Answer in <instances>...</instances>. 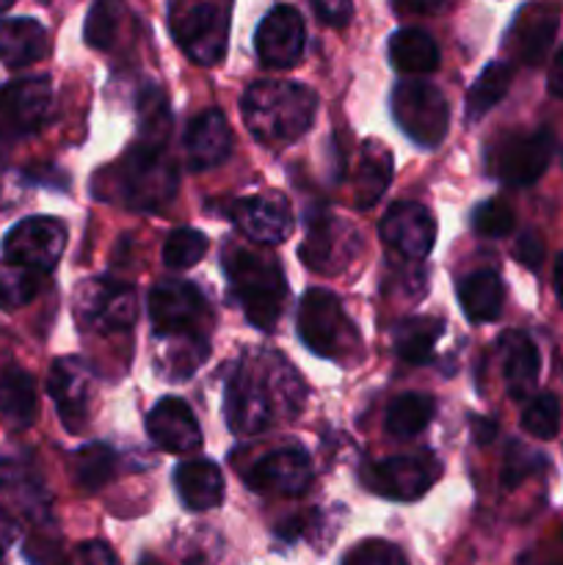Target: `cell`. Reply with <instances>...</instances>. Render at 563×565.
<instances>
[{
	"label": "cell",
	"instance_id": "cell-19",
	"mask_svg": "<svg viewBox=\"0 0 563 565\" xmlns=\"http://www.w3.org/2000/svg\"><path fill=\"white\" fill-rule=\"evenodd\" d=\"M147 434L160 450L185 456L202 445V428L199 419L193 417L191 406L180 397H163L155 403V408L147 417Z\"/></svg>",
	"mask_w": 563,
	"mask_h": 565
},
{
	"label": "cell",
	"instance_id": "cell-44",
	"mask_svg": "<svg viewBox=\"0 0 563 565\" xmlns=\"http://www.w3.org/2000/svg\"><path fill=\"white\" fill-rule=\"evenodd\" d=\"M25 557L31 561V565H75L70 557L61 552L59 544L44 539H31L25 544Z\"/></svg>",
	"mask_w": 563,
	"mask_h": 565
},
{
	"label": "cell",
	"instance_id": "cell-4",
	"mask_svg": "<svg viewBox=\"0 0 563 565\" xmlns=\"http://www.w3.org/2000/svg\"><path fill=\"white\" fill-rule=\"evenodd\" d=\"M224 270L248 323L265 331L274 329L279 323L287 296L285 274L276 259L248 246L230 243L224 252Z\"/></svg>",
	"mask_w": 563,
	"mask_h": 565
},
{
	"label": "cell",
	"instance_id": "cell-42",
	"mask_svg": "<svg viewBox=\"0 0 563 565\" xmlns=\"http://www.w3.org/2000/svg\"><path fill=\"white\" fill-rule=\"evenodd\" d=\"M513 210L502 199H489L472 215L475 232L484 237H506L513 230Z\"/></svg>",
	"mask_w": 563,
	"mask_h": 565
},
{
	"label": "cell",
	"instance_id": "cell-9",
	"mask_svg": "<svg viewBox=\"0 0 563 565\" xmlns=\"http://www.w3.org/2000/svg\"><path fill=\"white\" fill-rule=\"evenodd\" d=\"M555 152V136L546 127L533 132L506 136L489 149V169L506 185H533L550 166Z\"/></svg>",
	"mask_w": 563,
	"mask_h": 565
},
{
	"label": "cell",
	"instance_id": "cell-16",
	"mask_svg": "<svg viewBox=\"0 0 563 565\" xmlns=\"http://www.w3.org/2000/svg\"><path fill=\"white\" fill-rule=\"evenodd\" d=\"M381 241L403 259L428 257L436 243V221L425 204L395 202L381 218Z\"/></svg>",
	"mask_w": 563,
	"mask_h": 565
},
{
	"label": "cell",
	"instance_id": "cell-49",
	"mask_svg": "<svg viewBox=\"0 0 563 565\" xmlns=\"http://www.w3.org/2000/svg\"><path fill=\"white\" fill-rule=\"evenodd\" d=\"M17 535H20V527H17V522L11 519V513L6 511V508H0V557L11 550Z\"/></svg>",
	"mask_w": 563,
	"mask_h": 565
},
{
	"label": "cell",
	"instance_id": "cell-45",
	"mask_svg": "<svg viewBox=\"0 0 563 565\" xmlns=\"http://www.w3.org/2000/svg\"><path fill=\"white\" fill-rule=\"evenodd\" d=\"M513 257H517L519 265L530 270H539L541 263H544V241H541L535 232H524L522 237L513 246Z\"/></svg>",
	"mask_w": 563,
	"mask_h": 565
},
{
	"label": "cell",
	"instance_id": "cell-21",
	"mask_svg": "<svg viewBox=\"0 0 563 565\" xmlns=\"http://www.w3.org/2000/svg\"><path fill=\"white\" fill-rule=\"evenodd\" d=\"M232 149V130L230 121L221 110L210 108L193 116L185 132V160L188 169L204 171L226 160Z\"/></svg>",
	"mask_w": 563,
	"mask_h": 565
},
{
	"label": "cell",
	"instance_id": "cell-52",
	"mask_svg": "<svg viewBox=\"0 0 563 565\" xmlns=\"http://www.w3.org/2000/svg\"><path fill=\"white\" fill-rule=\"evenodd\" d=\"M552 279H555V296H557V301L563 303V254H557V259H555V274H552Z\"/></svg>",
	"mask_w": 563,
	"mask_h": 565
},
{
	"label": "cell",
	"instance_id": "cell-48",
	"mask_svg": "<svg viewBox=\"0 0 563 565\" xmlns=\"http://www.w3.org/2000/svg\"><path fill=\"white\" fill-rule=\"evenodd\" d=\"M395 6L403 14H439L453 0H395Z\"/></svg>",
	"mask_w": 563,
	"mask_h": 565
},
{
	"label": "cell",
	"instance_id": "cell-27",
	"mask_svg": "<svg viewBox=\"0 0 563 565\" xmlns=\"http://www.w3.org/2000/svg\"><path fill=\"white\" fill-rule=\"evenodd\" d=\"M392 154L381 141H364L359 152L357 174H353V204L368 210L384 196L392 180Z\"/></svg>",
	"mask_w": 563,
	"mask_h": 565
},
{
	"label": "cell",
	"instance_id": "cell-18",
	"mask_svg": "<svg viewBox=\"0 0 563 565\" xmlns=\"http://www.w3.org/2000/svg\"><path fill=\"white\" fill-rule=\"evenodd\" d=\"M309 480H312V461L298 447H285V450L268 452L248 472V486L254 491L274 497L304 494L309 489Z\"/></svg>",
	"mask_w": 563,
	"mask_h": 565
},
{
	"label": "cell",
	"instance_id": "cell-12",
	"mask_svg": "<svg viewBox=\"0 0 563 565\" xmlns=\"http://www.w3.org/2000/svg\"><path fill=\"white\" fill-rule=\"evenodd\" d=\"M359 232L331 213L309 218L307 241L301 246V259L315 274H340L359 254Z\"/></svg>",
	"mask_w": 563,
	"mask_h": 565
},
{
	"label": "cell",
	"instance_id": "cell-11",
	"mask_svg": "<svg viewBox=\"0 0 563 565\" xmlns=\"http://www.w3.org/2000/svg\"><path fill=\"white\" fill-rule=\"evenodd\" d=\"M210 309L191 281H160L149 292V320L158 340L163 337H202Z\"/></svg>",
	"mask_w": 563,
	"mask_h": 565
},
{
	"label": "cell",
	"instance_id": "cell-43",
	"mask_svg": "<svg viewBox=\"0 0 563 565\" xmlns=\"http://www.w3.org/2000/svg\"><path fill=\"white\" fill-rule=\"evenodd\" d=\"M541 467H544V456H541V452L530 450V447L524 445H511L506 456V469H502V483H506L508 489H513V486L522 483L524 478L539 472Z\"/></svg>",
	"mask_w": 563,
	"mask_h": 565
},
{
	"label": "cell",
	"instance_id": "cell-10",
	"mask_svg": "<svg viewBox=\"0 0 563 565\" xmlns=\"http://www.w3.org/2000/svg\"><path fill=\"white\" fill-rule=\"evenodd\" d=\"M66 246V226L50 215H33L11 226L3 237V263L50 274Z\"/></svg>",
	"mask_w": 563,
	"mask_h": 565
},
{
	"label": "cell",
	"instance_id": "cell-53",
	"mask_svg": "<svg viewBox=\"0 0 563 565\" xmlns=\"http://www.w3.org/2000/svg\"><path fill=\"white\" fill-rule=\"evenodd\" d=\"M541 565H563V539H561V544L555 546V550L546 552L544 563H541Z\"/></svg>",
	"mask_w": 563,
	"mask_h": 565
},
{
	"label": "cell",
	"instance_id": "cell-50",
	"mask_svg": "<svg viewBox=\"0 0 563 565\" xmlns=\"http://www.w3.org/2000/svg\"><path fill=\"white\" fill-rule=\"evenodd\" d=\"M546 88H550L552 97L563 99V44H561V50H557L555 58H552V64H550V75H546Z\"/></svg>",
	"mask_w": 563,
	"mask_h": 565
},
{
	"label": "cell",
	"instance_id": "cell-54",
	"mask_svg": "<svg viewBox=\"0 0 563 565\" xmlns=\"http://www.w3.org/2000/svg\"><path fill=\"white\" fill-rule=\"evenodd\" d=\"M14 3H17V0H0V14H3L6 9H11Z\"/></svg>",
	"mask_w": 563,
	"mask_h": 565
},
{
	"label": "cell",
	"instance_id": "cell-32",
	"mask_svg": "<svg viewBox=\"0 0 563 565\" xmlns=\"http://www.w3.org/2000/svg\"><path fill=\"white\" fill-rule=\"evenodd\" d=\"M442 337V320L408 318L395 329V351L403 362L425 364L434 356V345Z\"/></svg>",
	"mask_w": 563,
	"mask_h": 565
},
{
	"label": "cell",
	"instance_id": "cell-1",
	"mask_svg": "<svg viewBox=\"0 0 563 565\" xmlns=\"http://www.w3.org/2000/svg\"><path fill=\"white\" fill-rule=\"evenodd\" d=\"M301 401L304 386L296 370L274 353H263L246 359L226 381V423L241 436L263 434L279 417H293Z\"/></svg>",
	"mask_w": 563,
	"mask_h": 565
},
{
	"label": "cell",
	"instance_id": "cell-7",
	"mask_svg": "<svg viewBox=\"0 0 563 565\" xmlns=\"http://www.w3.org/2000/svg\"><path fill=\"white\" fill-rule=\"evenodd\" d=\"M392 116L397 127L412 138L417 147L434 149L445 141L450 127V105L445 94L428 81H401L392 88Z\"/></svg>",
	"mask_w": 563,
	"mask_h": 565
},
{
	"label": "cell",
	"instance_id": "cell-33",
	"mask_svg": "<svg viewBox=\"0 0 563 565\" xmlns=\"http://www.w3.org/2000/svg\"><path fill=\"white\" fill-rule=\"evenodd\" d=\"M436 403L428 395H419V392H408L401 395L386 412V430H390L395 439H412V436L423 434L428 428V423L434 419Z\"/></svg>",
	"mask_w": 563,
	"mask_h": 565
},
{
	"label": "cell",
	"instance_id": "cell-37",
	"mask_svg": "<svg viewBox=\"0 0 563 565\" xmlns=\"http://www.w3.org/2000/svg\"><path fill=\"white\" fill-rule=\"evenodd\" d=\"M138 127H141L138 141L166 147V138L171 130V110L166 103V94L158 86H147L138 97Z\"/></svg>",
	"mask_w": 563,
	"mask_h": 565
},
{
	"label": "cell",
	"instance_id": "cell-51",
	"mask_svg": "<svg viewBox=\"0 0 563 565\" xmlns=\"http://www.w3.org/2000/svg\"><path fill=\"white\" fill-rule=\"evenodd\" d=\"M472 428H475V439L484 441V445H489V441L495 439V430L497 428H495V423H489V419H484V417L475 419Z\"/></svg>",
	"mask_w": 563,
	"mask_h": 565
},
{
	"label": "cell",
	"instance_id": "cell-5",
	"mask_svg": "<svg viewBox=\"0 0 563 565\" xmlns=\"http://www.w3.org/2000/svg\"><path fill=\"white\" fill-rule=\"evenodd\" d=\"M232 0H171L169 28L182 53L199 66L224 61L230 44Z\"/></svg>",
	"mask_w": 563,
	"mask_h": 565
},
{
	"label": "cell",
	"instance_id": "cell-14",
	"mask_svg": "<svg viewBox=\"0 0 563 565\" xmlns=\"http://www.w3.org/2000/svg\"><path fill=\"white\" fill-rule=\"evenodd\" d=\"M77 315L94 331H125L136 320V292L121 281H86L77 290Z\"/></svg>",
	"mask_w": 563,
	"mask_h": 565
},
{
	"label": "cell",
	"instance_id": "cell-30",
	"mask_svg": "<svg viewBox=\"0 0 563 565\" xmlns=\"http://www.w3.org/2000/svg\"><path fill=\"white\" fill-rule=\"evenodd\" d=\"M127 25H130V11L125 0H94L88 9L86 25H83V39L94 50H116L121 44Z\"/></svg>",
	"mask_w": 563,
	"mask_h": 565
},
{
	"label": "cell",
	"instance_id": "cell-36",
	"mask_svg": "<svg viewBox=\"0 0 563 565\" xmlns=\"http://www.w3.org/2000/svg\"><path fill=\"white\" fill-rule=\"evenodd\" d=\"M72 480L81 486L83 491H97L103 489L110 480L116 469V456L110 447L105 445H86L81 450H75L72 456Z\"/></svg>",
	"mask_w": 563,
	"mask_h": 565
},
{
	"label": "cell",
	"instance_id": "cell-20",
	"mask_svg": "<svg viewBox=\"0 0 563 565\" xmlns=\"http://www.w3.org/2000/svg\"><path fill=\"white\" fill-rule=\"evenodd\" d=\"M235 224L254 243L274 246L293 232V210L279 193H259L235 204Z\"/></svg>",
	"mask_w": 563,
	"mask_h": 565
},
{
	"label": "cell",
	"instance_id": "cell-22",
	"mask_svg": "<svg viewBox=\"0 0 563 565\" xmlns=\"http://www.w3.org/2000/svg\"><path fill=\"white\" fill-rule=\"evenodd\" d=\"M502 353V379L506 390L513 401H528L533 397L535 384H539V348L524 331H506L500 337Z\"/></svg>",
	"mask_w": 563,
	"mask_h": 565
},
{
	"label": "cell",
	"instance_id": "cell-35",
	"mask_svg": "<svg viewBox=\"0 0 563 565\" xmlns=\"http://www.w3.org/2000/svg\"><path fill=\"white\" fill-rule=\"evenodd\" d=\"M0 491L9 497H14L25 511H42L47 497H44V486L36 475L31 472V467L14 461V458H3L0 461Z\"/></svg>",
	"mask_w": 563,
	"mask_h": 565
},
{
	"label": "cell",
	"instance_id": "cell-8",
	"mask_svg": "<svg viewBox=\"0 0 563 565\" xmlns=\"http://www.w3.org/2000/svg\"><path fill=\"white\" fill-rule=\"evenodd\" d=\"M442 475V463L434 452L392 456L364 467L362 478L373 494L395 502H414L428 494Z\"/></svg>",
	"mask_w": 563,
	"mask_h": 565
},
{
	"label": "cell",
	"instance_id": "cell-6",
	"mask_svg": "<svg viewBox=\"0 0 563 565\" xmlns=\"http://www.w3.org/2000/svg\"><path fill=\"white\" fill-rule=\"evenodd\" d=\"M298 337L315 356L351 362L362 351L359 331L342 312L340 298L326 290H309L298 307Z\"/></svg>",
	"mask_w": 563,
	"mask_h": 565
},
{
	"label": "cell",
	"instance_id": "cell-29",
	"mask_svg": "<svg viewBox=\"0 0 563 565\" xmlns=\"http://www.w3.org/2000/svg\"><path fill=\"white\" fill-rule=\"evenodd\" d=\"M458 301L472 323H495L502 312V281L495 270H478L458 285Z\"/></svg>",
	"mask_w": 563,
	"mask_h": 565
},
{
	"label": "cell",
	"instance_id": "cell-24",
	"mask_svg": "<svg viewBox=\"0 0 563 565\" xmlns=\"http://www.w3.org/2000/svg\"><path fill=\"white\" fill-rule=\"evenodd\" d=\"M557 31V11L552 6H530L511 28V47L519 61L539 66L550 53Z\"/></svg>",
	"mask_w": 563,
	"mask_h": 565
},
{
	"label": "cell",
	"instance_id": "cell-40",
	"mask_svg": "<svg viewBox=\"0 0 563 565\" xmlns=\"http://www.w3.org/2000/svg\"><path fill=\"white\" fill-rule=\"evenodd\" d=\"M208 254V237L196 230H174L163 243V263L169 268H193Z\"/></svg>",
	"mask_w": 563,
	"mask_h": 565
},
{
	"label": "cell",
	"instance_id": "cell-13",
	"mask_svg": "<svg viewBox=\"0 0 563 565\" xmlns=\"http://www.w3.org/2000/svg\"><path fill=\"white\" fill-rule=\"evenodd\" d=\"M259 61L270 70H290L301 61L307 47V25L301 11L293 6H274L254 33Z\"/></svg>",
	"mask_w": 563,
	"mask_h": 565
},
{
	"label": "cell",
	"instance_id": "cell-28",
	"mask_svg": "<svg viewBox=\"0 0 563 565\" xmlns=\"http://www.w3.org/2000/svg\"><path fill=\"white\" fill-rule=\"evenodd\" d=\"M390 61L403 75H428L439 66V47L419 28H401L390 36Z\"/></svg>",
	"mask_w": 563,
	"mask_h": 565
},
{
	"label": "cell",
	"instance_id": "cell-25",
	"mask_svg": "<svg viewBox=\"0 0 563 565\" xmlns=\"http://www.w3.org/2000/svg\"><path fill=\"white\" fill-rule=\"evenodd\" d=\"M50 50V36L42 22L31 17L0 20V64L9 70H22L42 61Z\"/></svg>",
	"mask_w": 563,
	"mask_h": 565
},
{
	"label": "cell",
	"instance_id": "cell-26",
	"mask_svg": "<svg viewBox=\"0 0 563 565\" xmlns=\"http://www.w3.org/2000/svg\"><path fill=\"white\" fill-rule=\"evenodd\" d=\"M174 489L188 511H210L224 500V475L210 461H185L174 469Z\"/></svg>",
	"mask_w": 563,
	"mask_h": 565
},
{
	"label": "cell",
	"instance_id": "cell-17",
	"mask_svg": "<svg viewBox=\"0 0 563 565\" xmlns=\"http://www.w3.org/2000/svg\"><path fill=\"white\" fill-rule=\"evenodd\" d=\"M94 375L83 359L66 356L53 362L47 375V392L53 397L59 417L66 430L77 434L88 419V397H92Z\"/></svg>",
	"mask_w": 563,
	"mask_h": 565
},
{
	"label": "cell",
	"instance_id": "cell-38",
	"mask_svg": "<svg viewBox=\"0 0 563 565\" xmlns=\"http://www.w3.org/2000/svg\"><path fill=\"white\" fill-rule=\"evenodd\" d=\"M42 274L36 270L20 268V265L3 263L0 265V309L6 312H14V309L25 307L36 298V292L42 290Z\"/></svg>",
	"mask_w": 563,
	"mask_h": 565
},
{
	"label": "cell",
	"instance_id": "cell-39",
	"mask_svg": "<svg viewBox=\"0 0 563 565\" xmlns=\"http://www.w3.org/2000/svg\"><path fill=\"white\" fill-rule=\"evenodd\" d=\"M522 428L533 439L550 441L561 430V401L552 392H541L528 403L522 414Z\"/></svg>",
	"mask_w": 563,
	"mask_h": 565
},
{
	"label": "cell",
	"instance_id": "cell-34",
	"mask_svg": "<svg viewBox=\"0 0 563 565\" xmlns=\"http://www.w3.org/2000/svg\"><path fill=\"white\" fill-rule=\"evenodd\" d=\"M513 70L511 64H502V61H491L484 72L478 75V81L472 83L467 94V114L469 119H480V116L489 114L497 103L508 94L511 86Z\"/></svg>",
	"mask_w": 563,
	"mask_h": 565
},
{
	"label": "cell",
	"instance_id": "cell-41",
	"mask_svg": "<svg viewBox=\"0 0 563 565\" xmlns=\"http://www.w3.org/2000/svg\"><path fill=\"white\" fill-rule=\"evenodd\" d=\"M342 565H408V561L395 544H390V541L370 539L353 546V550L342 557Z\"/></svg>",
	"mask_w": 563,
	"mask_h": 565
},
{
	"label": "cell",
	"instance_id": "cell-15",
	"mask_svg": "<svg viewBox=\"0 0 563 565\" xmlns=\"http://www.w3.org/2000/svg\"><path fill=\"white\" fill-rule=\"evenodd\" d=\"M53 86L47 77H20L0 92V132L25 136L47 121Z\"/></svg>",
	"mask_w": 563,
	"mask_h": 565
},
{
	"label": "cell",
	"instance_id": "cell-31",
	"mask_svg": "<svg viewBox=\"0 0 563 565\" xmlns=\"http://www.w3.org/2000/svg\"><path fill=\"white\" fill-rule=\"evenodd\" d=\"M208 359L204 337H163L158 351V367L166 379L182 381Z\"/></svg>",
	"mask_w": 563,
	"mask_h": 565
},
{
	"label": "cell",
	"instance_id": "cell-23",
	"mask_svg": "<svg viewBox=\"0 0 563 565\" xmlns=\"http://www.w3.org/2000/svg\"><path fill=\"white\" fill-rule=\"evenodd\" d=\"M39 401L33 379L11 362L9 356H0V419L6 428L25 430L36 419Z\"/></svg>",
	"mask_w": 563,
	"mask_h": 565
},
{
	"label": "cell",
	"instance_id": "cell-2",
	"mask_svg": "<svg viewBox=\"0 0 563 565\" xmlns=\"http://www.w3.org/2000/svg\"><path fill=\"white\" fill-rule=\"evenodd\" d=\"M318 110L312 88L290 81H259L243 94V121L259 143L287 147L309 130Z\"/></svg>",
	"mask_w": 563,
	"mask_h": 565
},
{
	"label": "cell",
	"instance_id": "cell-47",
	"mask_svg": "<svg viewBox=\"0 0 563 565\" xmlns=\"http://www.w3.org/2000/svg\"><path fill=\"white\" fill-rule=\"evenodd\" d=\"M77 565H116L114 552L99 541H88L77 550Z\"/></svg>",
	"mask_w": 563,
	"mask_h": 565
},
{
	"label": "cell",
	"instance_id": "cell-46",
	"mask_svg": "<svg viewBox=\"0 0 563 565\" xmlns=\"http://www.w3.org/2000/svg\"><path fill=\"white\" fill-rule=\"evenodd\" d=\"M315 9V14H318L320 22H329V25L334 28H342L351 22V14H353V3L351 0H309Z\"/></svg>",
	"mask_w": 563,
	"mask_h": 565
},
{
	"label": "cell",
	"instance_id": "cell-3",
	"mask_svg": "<svg viewBox=\"0 0 563 565\" xmlns=\"http://www.w3.org/2000/svg\"><path fill=\"white\" fill-rule=\"evenodd\" d=\"M103 180L110 185L108 199L130 210L163 207L177 191V169L166 149L144 141L132 143L108 171H103Z\"/></svg>",
	"mask_w": 563,
	"mask_h": 565
}]
</instances>
